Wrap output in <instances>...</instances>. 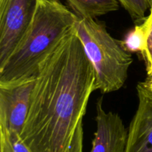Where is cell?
Listing matches in <instances>:
<instances>
[{
	"label": "cell",
	"instance_id": "277c9868",
	"mask_svg": "<svg viewBox=\"0 0 152 152\" xmlns=\"http://www.w3.org/2000/svg\"><path fill=\"white\" fill-rule=\"evenodd\" d=\"M41 0H0V68L31 25Z\"/></svg>",
	"mask_w": 152,
	"mask_h": 152
},
{
	"label": "cell",
	"instance_id": "9c48e42d",
	"mask_svg": "<svg viewBox=\"0 0 152 152\" xmlns=\"http://www.w3.org/2000/svg\"><path fill=\"white\" fill-rule=\"evenodd\" d=\"M147 26L145 19L139 25H136L126 35L120 44L123 48L129 53H144L146 39Z\"/></svg>",
	"mask_w": 152,
	"mask_h": 152
},
{
	"label": "cell",
	"instance_id": "6da1fadb",
	"mask_svg": "<svg viewBox=\"0 0 152 152\" xmlns=\"http://www.w3.org/2000/svg\"><path fill=\"white\" fill-rule=\"evenodd\" d=\"M94 91V69L74 28L39 68L22 140L33 152H67Z\"/></svg>",
	"mask_w": 152,
	"mask_h": 152
},
{
	"label": "cell",
	"instance_id": "5b68a950",
	"mask_svg": "<svg viewBox=\"0 0 152 152\" xmlns=\"http://www.w3.org/2000/svg\"><path fill=\"white\" fill-rule=\"evenodd\" d=\"M37 75L0 83V128L22 134L28 114Z\"/></svg>",
	"mask_w": 152,
	"mask_h": 152
},
{
	"label": "cell",
	"instance_id": "30bf717a",
	"mask_svg": "<svg viewBox=\"0 0 152 152\" xmlns=\"http://www.w3.org/2000/svg\"><path fill=\"white\" fill-rule=\"evenodd\" d=\"M0 151L1 152H33L25 143L21 136L10 133L0 128Z\"/></svg>",
	"mask_w": 152,
	"mask_h": 152
},
{
	"label": "cell",
	"instance_id": "8fae6325",
	"mask_svg": "<svg viewBox=\"0 0 152 152\" xmlns=\"http://www.w3.org/2000/svg\"><path fill=\"white\" fill-rule=\"evenodd\" d=\"M120 4L127 10L136 22H142L145 19V13L151 8L149 0H117Z\"/></svg>",
	"mask_w": 152,
	"mask_h": 152
},
{
	"label": "cell",
	"instance_id": "52a82bcc",
	"mask_svg": "<svg viewBox=\"0 0 152 152\" xmlns=\"http://www.w3.org/2000/svg\"><path fill=\"white\" fill-rule=\"evenodd\" d=\"M96 131L89 152H125L129 129L125 127L118 114L106 111L102 106V98L96 104Z\"/></svg>",
	"mask_w": 152,
	"mask_h": 152
},
{
	"label": "cell",
	"instance_id": "7c38bea8",
	"mask_svg": "<svg viewBox=\"0 0 152 152\" xmlns=\"http://www.w3.org/2000/svg\"><path fill=\"white\" fill-rule=\"evenodd\" d=\"M150 14L145 19L147 26L146 39L145 50L142 55L145 60L148 76L152 75V7L150 8Z\"/></svg>",
	"mask_w": 152,
	"mask_h": 152
},
{
	"label": "cell",
	"instance_id": "ba28073f",
	"mask_svg": "<svg viewBox=\"0 0 152 152\" xmlns=\"http://www.w3.org/2000/svg\"><path fill=\"white\" fill-rule=\"evenodd\" d=\"M73 12L80 19L95 18L119 9L117 0H65Z\"/></svg>",
	"mask_w": 152,
	"mask_h": 152
},
{
	"label": "cell",
	"instance_id": "5bb4252c",
	"mask_svg": "<svg viewBox=\"0 0 152 152\" xmlns=\"http://www.w3.org/2000/svg\"><path fill=\"white\" fill-rule=\"evenodd\" d=\"M146 82L148 83V86L150 87V88L152 90V75L151 76H148V80H146Z\"/></svg>",
	"mask_w": 152,
	"mask_h": 152
},
{
	"label": "cell",
	"instance_id": "8992f818",
	"mask_svg": "<svg viewBox=\"0 0 152 152\" xmlns=\"http://www.w3.org/2000/svg\"><path fill=\"white\" fill-rule=\"evenodd\" d=\"M138 107L129 128L125 152H152V90L146 81L137 86Z\"/></svg>",
	"mask_w": 152,
	"mask_h": 152
},
{
	"label": "cell",
	"instance_id": "9a60e30c",
	"mask_svg": "<svg viewBox=\"0 0 152 152\" xmlns=\"http://www.w3.org/2000/svg\"><path fill=\"white\" fill-rule=\"evenodd\" d=\"M149 2H150V6H151V7H152V0H149Z\"/></svg>",
	"mask_w": 152,
	"mask_h": 152
},
{
	"label": "cell",
	"instance_id": "4fadbf2b",
	"mask_svg": "<svg viewBox=\"0 0 152 152\" xmlns=\"http://www.w3.org/2000/svg\"><path fill=\"white\" fill-rule=\"evenodd\" d=\"M83 138H84V131H83V120L80 121L77 128L72 141L67 152H83Z\"/></svg>",
	"mask_w": 152,
	"mask_h": 152
},
{
	"label": "cell",
	"instance_id": "3957f363",
	"mask_svg": "<svg viewBox=\"0 0 152 152\" xmlns=\"http://www.w3.org/2000/svg\"><path fill=\"white\" fill-rule=\"evenodd\" d=\"M75 30L94 69L96 90L107 94L121 88L133 62L132 53L95 19L79 18Z\"/></svg>",
	"mask_w": 152,
	"mask_h": 152
},
{
	"label": "cell",
	"instance_id": "7a4b0ae2",
	"mask_svg": "<svg viewBox=\"0 0 152 152\" xmlns=\"http://www.w3.org/2000/svg\"><path fill=\"white\" fill-rule=\"evenodd\" d=\"M78 19L59 0H41L28 31L0 68V83L37 75L40 65L74 29Z\"/></svg>",
	"mask_w": 152,
	"mask_h": 152
}]
</instances>
